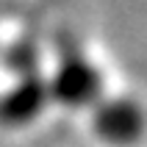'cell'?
<instances>
[{"label": "cell", "mask_w": 147, "mask_h": 147, "mask_svg": "<svg viewBox=\"0 0 147 147\" xmlns=\"http://www.w3.org/2000/svg\"><path fill=\"white\" fill-rule=\"evenodd\" d=\"M47 94L64 108H89L103 97V72L81 50L67 47L47 78Z\"/></svg>", "instance_id": "cell-1"}, {"label": "cell", "mask_w": 147, "mask_h": 147, "mask_svg": "<svg viewBox=\"0 0 147 147\" xmlns=\"http://www.w3.org/2000/svg\"><path fill=\"white\" fill-rule=\"evenodd\" d=\"M92 111V125L103 142L117 147L133 144L142 136V108L131 97H100Z\"/></svg>", "instance_id": "cell-2"}, {"label": "cell", "mask_w": 147, "mask_h": 147, "mask_svg": "<svg viewBox=\"0 0 147 147\" xmlns=\"http://www.w3.org/2000/svg\"><path fill=\"white\" fill-rule=\"evenodd\" d=\"M47 100V78L39 69L22 72L17 83L0 97V119L8 125H25L42 114Z\"/></svg>", "instance_id": "cell-3"}]
</instances>
